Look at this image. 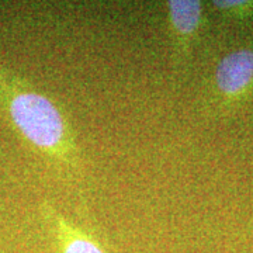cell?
Returning <instances> with one entry per match:
<instances>
[{
	"mask_svg": "<svg viewBox=\"0 0 253 253\" xmlns=\"http://www.w3.org/2000/svg\"><path fill=\"white\" fill-rule=\"evenodd\" d=\"M41 212L54 232L59 253H106L90 234L71 224L51 203L44 201Z\"/></svg>",
	"mask_w": 253,
	"mask_h": 253,
	"instance_id": "277c9868",
	"label": "cell"
},
{
	"mask_svg": "<svg viewBox=\"0 0 253 253\" xmlns=\"http://www.w3.org/2000/svg\"><path fill=\"white\" fill-rule=\"evenodd\" d=\"M0 110L61 176H81L76 138L59 107L0 62Z\"/></svg>",
	"mask_w": 253,
	"mask_h": 253,
	"instance_id": "6da1fadb",
	"label": "cell"
},
{
	"mask_svg": "<svg viewBox=\"0 0 253 253\" xmlns=\"http://www.w3.org/2000/svg\"><path fill=\"white\" fill-rule=\"evenodd\" d=\"M214 90L219 106L231 107L253 90V46H244L226 54L214 73Z\"/></svg>",
	"mask_w": 253,
	"mask_h": 253,
	"instance_id": "7a4b0ae2",
	"label": "cell"
},
{
	"mask_svg": "<svg viewBox=\"0 0 253 253\" xmlns=\"http://www.w3.org/2000/svg\"><path fill=\"white\" fill-rule=\"evenodd\" d=\"M168 6L169 30L179 58H187L203 24V3L199 0H170Z\"/></svg>",
	"mask_w": 253,
	"mask_h": 253,
	"instance_id": "3957f363",
	"label": "cell"
},
{
	"mask_svg": "<svg viewBox=\"0 0 253 253\" xmlns=\"http://www.w3.org/2000/svg\"><path fill=\"white\" fill-rule=\"evenodd\" d=\"M214 7L232 18H248L253 16V1L248 0H219L212 1Z\"/></svg>",
	"mask_w": 253,
	"mask_h": 253,
	"instance_id": "5b68a950",
	"label": "cell"
}]
</instances>
